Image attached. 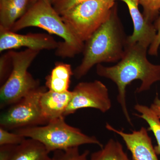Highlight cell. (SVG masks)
Instances as JSON below:
<instances>
[{
    "label": "cell",
    "instance_id": "cell-27",
    "mask_svg": "<svg viewBox=\"0 0 160 160\" xmlns=\"http://www.w3.org/2000/svg\"><path fill=\"white\" fill-rule=\"evenodd\" d=\"M153 103L157 106H160V99L158 98V95H157Z\"/></svg>",
    "mask_w": 160,
    "mask_h": 160
},
{
    "label": "cell",
    "instance_id": "cell-21",
    "mask_svg": "<svg viewBox=\"0 0 160 160\" xmlns=\"http://www.w3.org/2000/svg\"><path fill=\"white\" fill-rule=\"evenodd\" d=\"M12 69V63L9 52L2 56L0 58V82L3 85L9 78Z\"/></svg>",
    "mask_w": 160,
    "mask_h": 160
},
{
    "label": "cell",
    "instance_id": "cell-18",
    "mask_svg": "<svg viewBox=\"0 0 160 160\" xmlns=\"http://www.w3.org/2000/svg\"><path fill=\"white\" fill-rule=\"evenodd\" d=\"M143 9V15L146 20L153 23L160 11V0H138Z\"/></svg>",
    "mask_w": 160,
    "mask_h": 160
},
{
    "label": "cell",
    "instance_id": "cell-19",
    "mask_svg": "<svg viewBox=\"0 0 160 160\" xmlns=\"http://www.w3.org/2000/svg\"><path fill=\"white\" fill-rule=\"evenodd\" d=\"M89 153L88 150L80 153L78 147H74L66 150L55 151L52 158L55 160H89L88 159Z\"/></svg>",
    "mask_w": 160,
    "mask_h": 160
},
{
    "label": "cell",
    "instance_id": "cell-15",
    "mask_svg": "<svg viewBox=\"0 0 160 160\" xmlns=\"http://www.w3.org/2000/svg\"><path fill=\"white\" fill-rule=\"evenodd\" d=\"M42 143L26 138L17 145L10 160H55Z\"/></svg>",
    "mask_w": 160,
    "mask_h": 160
},
{
    "label": "cell",
    "instance_id": "cell-17",
    "mask_svg": "<svg viewBox=\"0 0 160 160\" xmlns=\"http://www.w3.org/2000/svg\"><path fill=\"white\" fill-rule=\"evenodd\" d=\"M128 158L122 144L110 139L101 150L91 154L89 160H127Z\"/></svg>",
    "mask_w": 160,
    "mask_h": 160
},
{
    "label": "cell",
    "instance_id": "cell-22",
    "mask_svg": "<svg viewBox=\"0 0 160 160\" xmlns=\"http://www.w3.org/2000/svg\"><path fill=\"white\" fill-rule=\"evenodd\" d=\"M90 0H52L51 5L60 15L79 3Z\"/></svg>",
    "mask_w": 160,
    "mask_h": 160
},
{
    "label": "cell",
    "instance_id": "cell-24",
    "mask_svg": "<svg viewBox=\"0 0 160 160\" xmlns=\"http://www.w3.org/2000/svg\"><path fill=\"white\" fill-rule=\"evenodd\" d=\"M17 145L0 146V160H10Z\"/></svg>",
    "mask_w": 160,
    "mask_h": 160
},
{
    "label": "cell",
    "instance_id": "cell-7",
    "mask_svg": "<svg viewBox=\"0 0 160 160\" xmlns=\"http://www.w3.org/2000/svg\"><path fill=\"white\" fill-rule=\"evenodd\" d=\"M46 86H39L17 102L9 106L0 118V126L6 130H15L32 126H43L48 122L41 111L40 100Z\"/></svg>",
    "mask_w": 160,
    "mask_h": 160
},
{
    "label": "cell",
    "instance_id": "cell-14",
    "mask_svg": "<svg viewBox=\"0 0 160 160\" xmlns=\"http://www.w3.org/2000/svg\"><path fill=\"white\" fill-rule=\"evenodd\" d=\"M73 71L70 64L58 62L46 78V86L50 91L64 92L69 91Z\"/></svg>",
    "mask_w": 160,
    "mask_h": 160
},
{
    "label": "cell",
    "instance_id": "cell-11",
    "mask_svg": "<svg viewBox=\"0 0 160 160\" xmlns=\"http://www.w3.org/2000/svg\"><path fill=\"white\" fill-rule=\"evenodd\" d=\"M119 1L127 5L133 23V32L131 35L127 36L126 43L129 44L138 43L149 49L156 36L154 24L146 20L140 12L138 0Z\"/></svg>",
    "mask_w": 160,
    "mask_h": 160
},
{
    "label": "cell",
    "instance_id": "cell-8",
    "mask_svg": "<svg viewBox=\"0 0 160 160\" xmlns=\"http://www.w3.org/2000/svg\"><path fill=\"white\" fill-rule=\"evenodd\" d=\"M72 92V97L64 113L65 118L83 108H93L103 113L111 108L108 88L98 80L78 83Z\"/></svg>",
    "mask_w": 160,
    "mask_h": 160
},
{
    "label": "cell",
    "instance_id": "cell-26",
    "mask_svg": "<svg viewBox=\"0 0 160 160\" xmlns=\"http://www.w3.org/2000/svg\"><path fill=\"white\" fill-rule=\"evenodd\" d=\"M39 1H43V2H46L49 3L51 4L52 0H30V5L34 4V3L37 2H39Z\"/></svg>",
    "mask_w": 160,
    "mask_h": 160
},
{
    "label": "cell",
    "instance_id": "cell-2",
    "mask_svg": "<svg viewBox=\"0 0 160 160\" xmlns=\"http://www.w3.org/2000/svg\"><path fill=\"white\" fill-rule=\"evenodd\" d=\"M127 38L115 5L108 19L85 42L82 60L73 70L75 78L80 79L95 65L118 62L125 52Z\"/></svg>",
    "mask_w": 160,
    "mask_h": 160
},
{
    "label": "cell",
    "instance_id": "cell-23",
    "mask_svg": "<svg viewBox=\"0 0 160 160\" xmlns=\"http://www.w3.org/2000/svg\"><path fill=\"white\" fill-rule=\"evenodd\" d=\"M153 24L157 31L156 36L153 42L148 49V54L151 56H158L160 46V11L158 18L156 19Z\"/></svg>",
    "mask_w": 160,
    "mask_h": 160
},
{
    "label": "cell",
    "instance_id": "cell-10",
    "mask_svg": "<svg viewBox=\"0 0 160 160\" xmlns=\"http://www.w3.org/2000/svg\"><path fill=\"white\" fill-rule=\"evenodd\" d=\"M106 128L122 137L131 152L132 160H159L146 128L142 127L130 133L117 130L109 124H106Z\"/></svg>",
    "mask_w": 160,
    "mask_h": 160
},
{
    "label": "cell",
    "instance_id": "cell-28",
    "mask_svg": "<svg viewBox=\"0 0 160 160\" xmlns=\"http://www.w3.org/2000/svg\"><path fill=\"white\" fill-rule=\"evenodd\" d=\"M127 160H131L129 159V158H127Z\"/></svg>",
    "mask_w": 160,
    "mask_h": 160
},
{
    "label": "cell",
    "instance_id": "cell-1",
    "mask_svg": "<svg viewBox=\"0 0 160 160\" xmlns=\"http://www.w3.org/2000/svg\"><path fill=\"white\" fill-rule=\"evenodd\" d=\"M148 49L138 43H126L125 52L117 64L112 66L97 65L98 75L111 80L118 89V102L128 122L132 123L126 102V88L132 82L139 80L141 86L136 92L140 93L150 89L152 84L160 81V65L150 62L147 58Z\"/></svg>",
    "mask_w": 160,
    "mask_h": 160
},
{
    "label": "cell",
    "instance_id": "cell-20",
    "mask_svg": "<svg viewBox=\"0 0 160 160\" xmlns=\"http://www.w3.org/2000/svg\"><path fill=\"white\" fill-rule=\"evenodd\" d=\"M26 138L15 132H9L8 130L0 127V146L18 145Z\"/></svg>",
    "mask_w": 160,
    "mask_h": 160
},
{
    "label": "cell",
    "instance_id": "cell-4",
    "mask_svg": "<svg viewBox=\"0 0 160 160\" xmlns=\"http://www.w3.org/2000/svg\"><path fill=\"white\" fill-rule=\"evenodd\" d=\"M15 133L40 142L47 151L66 150L85 144L103 147L95 137L84 134L80 129L69 126L65 118L52 120L43 126H32L13 130Z\"/></svg>",
    "mask_w": 160,
    "mask_h": 160
},
{
    "label": "cell",
    "instance_id": "cell-12",
    "mask_svg": "<svg viewBox=\"0 0 160 160\" xmlns=\"http://www.w3.org/2000/svg\"><path fill=\"white\" fill-rule=\"evenodd\" d=\"M72 97V92H57L46 90L40 100L41 111L48 123L50 121L65 118L64 113Z\"/></svg>",
    "mask_w": 160,
    "mask_h": 160
},
{
    "label": "cell",
    "instance_id": "cell-5",
    "mask_svg": "<svg viewBox=\"0 0 160 160\" xmlns=\"http://www.w3.org/2000/svg\"><path fill=\"white\" fill-rule=\"evenodd\" d=\"M40 52L29 49L20 52H9L12 69L9 78L0 89L1 109L17 102L39 87V81L34 79L28 70Z\"/></svg>",
    "mask_w": 160,
    "mask_h": 160
},
{
    "label": "cell",
    "instance_id": "cell-9",
    "mask_svg": "<svg viewBox=\"0 0 160 160\" xmlns=\"http://www.w3.org/2000/svg\"><path fill=\"white\" fill-rule=\"evenodd\" d=\"M60 42L46 33L21 34L12 30L0 28V52L26 47L27 49L41 51L56 49Z\"/></svg>",
    "mask_w": 160,
    "mask_h": 160
},
{
    "label": "cell",
    "instance_id": "cell-25",
    "mask_svg": "<svg viewBox=\"0 0 160 160\" xmlns=\"http://www.w3.org/2000/svg\"><path fill=\"white\" fill-rule=\"evenodd\" d=\"M150 108L156 113L160 119V106H157L154 103H152V104H151Z\"/></svg>",
    "mask_w": 160,
    "mask_h": 160
},
{
    "label": "cell",
    "instance_id": "cell-13",
    "mask_svg": "<svg viewBox=\"0 0 160 160\" xmlns=\"http://www.w3.org/2000/svg\"><path fill=\"white\" fill-rule=\"evenodd\" d=\"M30 0H0V28L11 30L29 9Z\"/></svg>",
    "mask_w": 160,
    "mask_h": 160
},
{
    "label": "cell",
    "instance_id": "cell-16",
    "mask_svg": "<svg viewBox=\"0 0 160 160\" xmlns=\"http://www.w3.org/2000/svg\"><path fill=\"white\" fill-rule=\"evenodd\" d=\"M134 108L140 113L135 115L146 121L149 126L148 130L152 131L154 134L158 143L157 146L154 147L155 152L157 154L160 155V119L150 107L137 104Z\"/></svg>",
    "mask_w": 160,
    "mask_h": 160
},
{
    "label": "cell",
    "instance_id": "cell-3",
    "mask_svg": "<svg viewBox=\"0 0 160 160\" xmlns=\"http://www.w3.org/2000/svg\"><path fill=\"white\" fill-rule=\"evenodd\" d=\"M29 27L39 28L62 38L64 41L60 42L56 52L60 57L73 58L83 52L85 43L69 30L61 16L50 3L39 1L30 5L26 13L15 23L11 30L16 32Z\"/></svg>",
    "mask_w": 160,
    "mask_h": 160
},
{
    "label": "cell",
    "instance_id": "cell-6",
    "mask_svg": "<svg viewBox=\"0 0 160 160\" xmlns=\"http://www.w3.org/2000/svg\"><path fill=\"white\" fill-rule=\"evenodd\" d=\"M115 0H90L76 5L61 15L72 33L85 43L108 19Z\"/></svg>",
    "mask_w": 160,
    "mask_h": 160
}]
</instances>
